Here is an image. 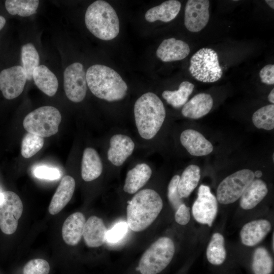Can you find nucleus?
Returning a JSON list of instances; mask_svg holds the SVG:
<instances>
[{"mask_svg": "<svg viewBox=\"0 0 274 274\" xmlns=\"http://www.w3.org/2000/svg\"><path fill=\"white\" fill-rule=\"evenodd\" d=\"M162 207V200L156 191L151 189L139 191L128 202V226L134 232L143 231L155 221Z\"/></svg>", "mask_w": 274, "mask_h": 274, "instance_id": "1", "label": "nucleus"}, {"mask_svg": "<svg viewBox=\"0 0 274 274\" xmlns=\"http://www.w3.org/2000/svg\"><path fill=\"white\" fill-rule=\"evenodd\" d=\"M135 125L140 135L149 140L160 129L165 118L166 111L160 98L148 92L142 95L134 106Z\"/></svg>", "mask_w": 274, "mask_h": 274, "instance_id": "2", "label": "nucleus"}, {"mask_svg": "<svg viewBox=\"0 0 274 274\" xmlns=\"http://www.w3.org/2000/svg\"><path fill=\"white\" fill-rule=\"evenodd\" d=\"M87 84L97 97L108 101L123 99L127 85L120 75L112 68L102 64L90 66L86 73Z\"/></svg>", "mask_w": 274, "mask_h": 274, "instance_id": "3", "label": "nucleus"}, {"mask_svg": "<svg viewBox=\"0 0 274 274\" xmlns=\"http://www.w3.org/2000/svg\"><path fill=\"white\" fill-rule=\"evenodd\" d=\"M87 29L97 38L109 41L116 38L120 22L114 8L107 2L98 0L87 8L85 15Z\"/></svg>", "mask_w": 274, "mask_h": 274, "instance_id": "4", "label": "nucleus"}, {"mask_svg": "<svg viewBox=\"0 0 274 274\" xmlns=\"http://www.w3.org/2000/svg\"><path fill=\"white\" fill-rule=\"evenodd\" d=\"M175 248L168 237H161L154 242L143 253L138 265L141 274H158L172 261Z\"/></svg>", "mask_w": 274, "mask_h": 274, "instance_id": "5", "label": "nucleus"}, {"mask_svg": "<svg viewBox=\"0 0 274 274\" xmlns=\"http://www.w3.org/2000/svg\"><path fill=\"white\" fill-rule=\"evenodd\" d=\"M61 115L57 109L52 106H43L28 113L23 122L24 128L28 132L42 138L49 137L58 131Z\"/></svg>", "mask_w": 274, "mask_h": 274, "instance_id": "6", "label": "nucleus"}, {"mask_svg": "<svg viewBox=\"0 0 274 274\" xmlns=\"http://www.w3.org/2000/svg\"><path fill=\"white\" fill-rule=\"evenodd\" d=\"M189 70L192 77L203 83L215 82L223 74L218 54L209 48H202L192 56Z\"/></svg>", "mask_w": 274, "mask_h": 274, "instance_id": "7", "label": "nucleus"}, {"mask_svg": "<svg viewBox=\"0 0 274 274\" xmlns=\"http://www.w3.org/2000/svg\"><path fill=\"white\" fill-rule=\"evenodd\" d=\"M254 178V172L249 169H243L227 176L218 186L217 201L223 204L234 202L241 197Z\"/></svg>", "mask_w": 274, "mask_h": 274, "instance_id": "8", "label": "nucleus"}, {"mask_svg": "<svg viewBox=\"0 0 274 274\" xmlns=\"http://www.w3.org/2000/svg\"><path fill=\"white\" fill-rule=\"evenodd\" d=\"M0 203V228L6 234L14 233L23 212L22 202L14 192L4 191Z\"/></svg>", "mask_w": 274, "mask_h": 274, "instance_id": "9", "label": "nucleus"}, {"mask_svg": "<svg viewBox=\"0 0 274 274\" xmlns=\"http://www.w3.org/2000/svg\"><path fill=\"white\" fill-rule=\"evenodd\" d=\"M63 85L65 94L70 100L79 102L84 99L87 84L86 72L82 64L75 62L65 68Z\"/></svg>", "mask_w": 274, "mask_h": 274, "instance_id": "10", "label": "nucleus"}, {"mask_svg": "<svg viewBox=\"0 0 274 274\" xmlns=\"http://www.w3.org/2000/svg\"><path fill=\"white\" fill-rule=\"evenodd\" d=\"M218 211L216 197L211 192L210 188L201 185L198 190L197 197L192 208V215L199 223L211 227Z\"/></svg>", "mask_w": 274, "mask_h": 274, "instance_id": "11", "label": "nucleus"}, {"mask_svg": "<svg viewBox=\"0 0 274 274\" xmlns=\"http://www.w3.org/2000/svg\"><path fill=\"white\" fill-rule=\"evenodd\" d=\"M26 80V74L22 66L4 69L0 72V90L5 98H15L23 91Z\"/></svg>", "mask_w": 274, "mask_h": 274, "instance_id": "12", "label": "nucleus"}, {"mask_svg": "<svg viewBox=\"0 0 274 274\" xmlns=\"http://www.w3.org/2000/svg\"><path fill=\"white\" fill-rule=\"evenodd\" d=\"M210 1L188 0L185 8L184 24L191 32L201 30L208 24L210 18Z\"/></svg>", "mask_w": 274, "mask_h": 274, "instance_id": "13", "label": "nucleus"}, {"mask_svg": "<svg viewBox=\"0 0 274 274\" xmlns=\"http://www.w3.org/2000/svg\"><path fill=\"white\" fill-rule=\"evenodd\" d=\"M134 147V142L129 136L123 134H114L110 140L108 159L114 165L120 166L132 154Z\"/></svg>", "mask_w": 274, "mask_h": 274, "instance_id": "14", "label": "nucleus"}, {"mask_svg": "<svg viewBox=\"0 0 274 274\" xmlns=\"http://www.w3.org/2000/svg\"><path fill=\"white\" fill-rule=\"evenodd\" d=\"M182 146L191 155L206 156L213 151V146L199 132L192 129L184 130L180 135Z\"/></svg>", "mask_w": 274, "mask_h": 274, "instance_id": "15", "label": "nucleus"}, {"mask_svg": "<svg viewBox=\"0 0 274 274\" xmlns=\"http://www.w3.org/2000/svg\"><path fill=\"white\" fill-rule=\"evenodd\" d=\"M190 51V47L186 42L172 38L161 42L156 51V55L162 61L170 62L184 59Z\"/></svg>", "mask_w": 274, "mask_h": 274, "instance_id": "16", "label": "nucleus"}, {"mask_svg": "<svg viewBox=\"0 0 274 274\" xmlns=\"http://www.w3.org/2000/svg\"><path fill=\"white\" fill-rule=\"evenodd\" d=\"M270 222L265 219L253 220L245 224L240 232L242 243L254 246L261 242L271 229Z\"/></svg>", "mask_w": 274, "mask_h": 274, "instance_id": "17", "label": "nucleus"}, {"mask_svg": "<svg viewBox=\"0 0 274 274\" xmlns=\"http://www.w3.org/2000/svg\"><path fill=\"white\" fill-rule=\"evenodd\" d=\"M75 181L70 176L61 180L51 200L48 211L51 215L60 212L71 199L75 189Z\"/></svg>", "mask_w": 274, "mask_h": 274, "instance_id": "18", "label": "nucleus"}, {"mask_svg": "<svg viewBox=\"0 0 274 274\" xmlns=\"http://www.w3.org/2000/svg\"><path fill=\"white\" fill-rule=\"evenodd\" d=\"M85 217L81 212H75L64 221L62 227V236L64 242L70 246H75L83 236Z\"/></svg>", "mask_w": 274, "mask_h": 274, "instance_id": "19", "label": "nucleus"}, {"mask_svg": "<svg viewBox=\"0 0 274 274\" xmlns=\"http://www.w3.org/2000/svg\"><path fill=\"white\" fill-rule=\"evenodd\" d=\"M107 232V228L102 220L95 216H92L85 223L83 236L88 247L95 248L105 243Z\"/></svg>", "mask_w": 274, "mask_h": 274, "instance_id": "20", "label": "nucleus"}, {"mask_svg": "<svg viewBox=\"0 0 274 274\" xmlns=\"http://www.w3.org/2000/svg\"><path fill=\"white\" fill-rule=\"evenodd\" d=\"M213 105V99L210 94L200 93L194 96L183 106L182 114L190 119H199L208 114Z\"/></svg>", "mask_w": 274, "mask_h": 274, "instance_id": "21", "label": "nucleus"}, {"mask_svg": "<svg viewBox=\"0 0 274 274\" xmlns=\"http://www.w3.org/2000/svg\"><path fill=\"white\" fill-rule=\"evenodd\" d=\"M152 171L150 167L145 163L136 164L127 173L124 191L129 194L136 193L149 181Z\"/></svg>", "mask_w": 274, "mask_h": 274, "instance_id": "22", "label": "nucleus"}, {"mask_svg": "<svg viewBox=\"0 0 274 274\" xmlns=\"http://www.w3.org/2000/svg\"><path fill=\"white\" fill-rule=\"evenodd\" d=\"M102 172V164L99 154L93 148L88 147L83 152L81 163V176L86 182L99 177Z\"/></svg>", "mask_w": 274, "mask_h": 274, "instance_id": "23", "label": "nucleus"}, {"mask_svg": "<svg viewBox=\"0 0 274 274\" xmlns=\"http://www.w3.org/2000/svg\"><path fill=\"white\" fill-rule=\"evenodd\" d=\"M181 7V3L176 0H169L163 2L160 5L148 10L145 15V19L149 22L160 20L168 22L178 14Z\"/></svg>", "mask_w": 274, "mask_h": 274, "instance_id": "24", "label": "nucleus"}, {"mask_svg": "<svg viewBox=\"0 0 274 274\" xmlns=\"http://www.w3.org/2000/svg\"><path fill=\"white\" fill-rule=\"evenodd\" d=\"M267 193V187L264 181L254 180L240 197V206L244 210L252 209L264 199Z\"/></svg>", "mask_w": 274, "mask_h": 274, "instance_id": "25", "label": "nucleus"}, {"mask_svg": "<svg viewBox=\"0 0 274 274\" xmlns=\"http://www.w3.org/2000/svg\"><path fill=\"white\" fill-rule=\"evenodd\" d=\"M32 79L37 87L49 96L55 94L58 82L55 74L46 66L40 65L33 71Z\"/></svg>", "mask_w": 274, "mask_h": 274, "instance_id": "26", "label": "nucleus"}, {"mask_svg": "<svg viewBox=\"0 0 274 274\" xmlns=\"http://www.w3.org/2000/svg\"><path fill=\"white\" fill-rule=\"evenodd\" d=\"M200 178V169L198 166H188L180 177L178 189L181 198L188 197L197 186Z\"/></svg>", "mask_w": 274, "mask_h": 274, "instance_id": "27", "label": "nucleus"}, {"mask_svg": "<svg viewBox=\"0 0 274 274\" xmlns=\"http://www.w3.org/2000/svg\"><path fill=\"white\" fill-rule=\"evenodd\" d=\"M194 85L188 81H183L177 90H165L162 93L163 98L175 108H180L186 102L191 94Z\"/></svg>", "mask_w": 274, "mask_h": 274, "instance_id": "28", "label": "nucleus"}, {"mask_svg": "<svg viewBox=\"0 0 274 274\" xmlns=\"http://www.w3.org/2000/svg\"><path fill=\"white\" fill-rule=\"evenodd\" d=\"M207 257L210 263L219 265L222 264L226 257L224 247V238L219 233L213 234L206 251Z\"/></svg>", "mask_w": 274, "mask_h": 274, "instance_id": "29", "label": "nucleus"}, {"mask_svg": "<svg viewBox=\"0 0 274 274\" xmlns=\"http://www.w3.org/2000/svg\"><path fill=\"white\" fill-rule=\"evenodd\" d=\"M21 59L22 67L26 74L27 80H31L33 71L39 66L40 62L39 53L32 44L29 43L22 46Z\"/></svg>", "mask_w": 274, "mask_h": 274, "instance_id": "30", "label": "nucleus"}, {"mask_svg": "<svg viewBox=\"0 0 274 274\" xmlns=\"http://www.w3.org/2000/svg\"><path fill=\"white\" fill-rule=\"evenodd\" d=\"M39 5L38 0H7L5 1L7 11L11 15L27 17L35 14Z\"/></svg>", "mask_w": 274, "mask_h": 274, "instance_id": "31", "label": "nucleus"}, {"mask_svg": "<svg viewBox=\"0 0 274 274\" xmlns=\"http://www.w3.org/2000/svg\"><path fill=\"white\" fill-rule=\"evenodd\" d=\"M273 262L267 250L259 247L255 250L252 263L254 274H270L272 270Z\"/></svg>", "mask_w": 274, "mask_h": 274, "instance_id": "32", "label": "nucleus"}, {"mask_svg": "<svg viewBox=\"0 0 274 274\" xmlns=\"http://www.w3.org/2000/svg\"><path fill=\"white\" fill-rule=\"evenodd\" d=\"M254 125L259 129L270 130L274 128V105L270 104L257 110L252 116Z\"/></svg>", "mask_w": 274, "mask_h": 274, "instance_id": "33", "label": "nucleus"}, {"mask_svg": "<svg viewBox=\"0 0 274 274\" xmlns=\"http://www.w3.org/2000/svg\"><path fill=\"white\" fill-rule=\"evenodd\" d=\"M44 138L37 135L28 132L23 138L21 143V153L25 158H29L43 147Z\"/></svg>", "mask_w": 274, "mask_h": 274, "instance_id": "34", "label": "nucleus"}, {"mask_svg": "<svg viewBox=\"0 0 274 274\" xmlns=\"http://www.w3.org/2000/svg\"><path fill=\"white\" fill-rule=\"evenodd\" d=\"M48 262L43 259H33L28 261L23 268V274H48Z\"/></svg>", "mask_w": 274, "mask_h": 274, "instance_id": "35", "label": "nucleus"}, {"mask_svg": "<svg viewBox=\"0 0 274 274\" xmlns=\"http://www.w3.org/2000/svg\"><path fill=\"white\" fill-rule=\"evenodd\" d=\"M180 177L178 175L173 176L168 184L167 188L168 200L172 207L176 210L181 204L183 203L182 200V198L180 196L178 189Z\"/></svg>", "mask_w": 274, "mask_h": 274, "instance_id": "36", "label": "nucleus"}, {"mask_svg": "<svg viewBox=\"0 0 274 274\" xmlns=\"http://www.w3.org/2000/svg\"><path fill=\"white\" fill-rule=\"evenodd\" d=\"M127 223L122 222L116 224L112 229L107 231L106 239L108 242L114 243L121 239L127 232Z\"/></svg>", "mask_w": 274, "mask_h": 274, "instance_id": "37", "label": "nucleus"}, {"mask_svg": "<svg viewBox=\"0 0 274 274\" xmlns=\"http://www.w3.org/2000/svg\"><path fill=\"white\" fill-rule=\"evenodd\" d=\"M34 175L38 178L50 180L57 179L60 176L58 169L46 166L36 167L34 170Z\"/></svg>", "mask_w": 274, "mask_h": 274, "instance_id": "38", "label": "nucleus"}, {"mask_svg": "<svg viewBox=\"0 0 274 274\" xmlns=\"http://www.w3.org/2000/svg\"><path fill=\"white\" fill-rule=\"evenodd\" d=\"M175 219L177 223L185 225L188 224L190 219L189 208L182 203L176 210Z\"/></svg>", "mask_w": 274, "mask_h": 274, "instance_id": "39", "label": "nucleus"}, {"mask_svg": "<svg viewBox=\"0 0 274 274\" xmlns=\"http://www.w3.org/2000/svg\"><path fill=\"white\" fill-rule=\"evenodd\" d=\"M259 76L262 83L267 85H273L274 65L269 64L264 66L260 70Z\"/></svg>", "mask_w": 274, "mask_h": 274, "instance_id": "40", "label": "nucleus"}, {"mask_svg": "<svg viewBox=\"0 0 274 274\" xmlns=\"http://www.w3.org/2000/svg\"><path fill=\"white\" fill-rule=\"evenodd\" d=\"M268 99L270 102L274 103V89L273 88L268 95Z\"/></svg>", "mask_w": 274, "mask_h": 274, "instance_id": "41", "label": "nucleus"}, {"mask_svg": "<svg viewBox=\"0 0 274 274\" xmlns=\"http://www.w3.org/2000/svg\"><path fill=\"white\" fill-rule=\"evenodd\" d=\"M6 21L4 17L0 15V30L4 27L6 24Z\"/></svg>", "mask_w": 274, "mask_h": 274, "instance_id": "42", "label": "nucleus"}, {"mask_svg": "<svg viewBox=\"0 0 274 274\" xmlns=\"http://www.w3.org/2000/svg\"><path fill=\"white\" fill-rule=\"evenodd\" d=\"M266 3L272 9H274V1L273 0H265Z\"/></svg>", "mask_w": 274, "mask_h": 274, "instance_id": "43", "label": "nucleus"}, {"mask_svg": "<svg viewBox=\"0 0 274 274\" xmlns=\"http://www.w3.org/2000/svg\"><path fill=\"white\" fill-rule=\"evenodd\" d=\"M254 177L257 178H260L263 174L262 172L260 170H257L254 173Z\"/></svg>", "mask_w": 274, "mask_h": 274, "instance_id": "44", "label": "nucleus"}, {"mask_svg": "<svg viewBox=\"0 0 274 274\" xmlns=\"http://www.w3.org/2000/svg\"><path fill=\"white\" fill-rule=\"evenodd\" d=\"M3 198V193L0 192V203L2 201Z\"/></svg>", "mask_w": 274, "mask_h": 274, "instance_id": "45", "label": "nucleus"}, {"mask_svg": "<svg viewBox=\"0 0 274 274\" xmlns=\"http://www.w3.org/2000/svg\"><path fill=\"white\" fill-rule=\"evenodd\" d=\"M273 233L272 234V250H273V241H274V238H273Z\"/></svg>", "mask_w": 274, "mask_h": 274, "instance_id": "46", "label": "nucleus"}, {"mask_svg": "<svg viewBox=\"0 0 274 274\" xmlns=\"http://www.w3.org/2000/svg\"><path fill=\"white\" fill-rule=\"evenodd\" d=\"M274 157V156H273V155H272V159H273V161L274 160V157Z\"/></svg>", "mask_w": 274, "mask_h": 274, "instance_id": "47", "label": "nucleus"}]
</instances>
